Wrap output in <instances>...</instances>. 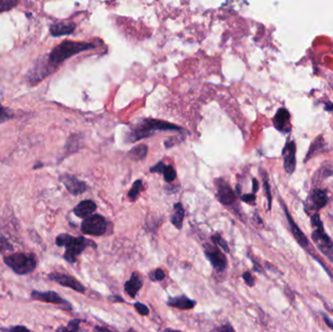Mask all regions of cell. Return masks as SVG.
<instances>
[{"instance_id":"obj_1","label":"cell","mask_w":333,"mask_h":332,"mask_svg":"<svg viewBox=\"0 0 333 332\" xmlns=\"http://www.w3.org/2000/svg\"><path fill=\"white\" fill-rule=\"evenodd\" d=\"M96 46L91 43L86 42H75V41H64L55 47L51 53L39 61L35 68L28 72L27 80L28 84L34 86L35 84L43 80L48 75L56 71L58 67L69 57L77 55L81 52L92 50Z\"/></svg>"},{"instance_id":"obj_2","label":"cell","mask_w":333,"mask_h":332,"mask_svg":"<svg viewBox=\"0 0 333 332\" xmlns=\"http://www.w3.org/2000/svg\"><path fill=\"white\" fill-rule=\"evenodd\" d=\"M159 131H183L180 127L153 118H144L132 127L129 133V142H135L142 138H150Z\"/></svg>"},{"instance_id":"obj_3","label":"cell","mask_w":333,"mask_h":332,"mask_svg":"<svg viewBox=\"0 0 333 332\" xmlns=\"http://www.w3.org/2000/svg\"><path fill=\"white\" fill-rule=\"evenodd\" d=\"M57 247H65L66 252L64 258L69 263H75L77 257L85 249L93 247L97 249V245L91 240H87L84 237H73L69 234H60L56 239Z\"/></svg>"},{"instance_id":"obj_4","label":"cell","mask_w":333,"mask_h":332,"mask_svg":"<svg viewBox=\"0 0 333 332\" xmlns=\"http://www.w3.org/2000/svg\"><path fill=\"white\" fill-rule=\"evenodd\" d=\"M4 263L18 275H26L35 271L37 259L34 253L18 252L3 257Z\"/></svg>"},{"instance_id":"obj_5","label":"cell","mask_w":333,"mask_h":332,"mask_svg":"<svg viewBox=\"0 0 333 332\" xmlns=\"http://www.w3.org/2000/svg\"><path fill=\"white\" fill-rule=\"evenodd\" d=\"M107 228V222L101 215H93L85 218L81 224V231L90 236H103Z\"/></svg>"},{"instance_id":"obj_6","label":"cell","mask_w":333,"mask_h":332,"mask_svg":"<svg viewBox=\"0 0 333 332\" xmlns=\"http://www.w3.org/2000/svg\"><path fill=\"white\" fill-rule=\"evenodd\" d=\"M205 255L216 271L222 272L227 267V258L225 254L216 245H207L205 247Z\"/></svg>"},{"instance_id":"obj_7","label":"cell","mask_w":333,"mask_h":332,"mask_svg":"<svg viewBox=\"0 0 333 332\" xmlns=\"http://www.w3.org/2000/svg\"><path fill=\"white\" fill-rule=\"evenodd\" d=\"M284 168L288 174H292L296 168V143L294 140H288L283 149Z\"/></svg>"},{"instance_id":"obj_8","label":"cell","mask_w":333,"mask_h":332,"mask_svg":"<svg viewBox=\"0 0 333 332\" xmlns=\"http://www.w3.org/2000/svg\"><path fill=\"white\" fill-rule=\"evenodd\" d=\"M328 202V197L326 195L325 190L322 189H314L312 190L307 201L305 203V208L308 210L310 208L311 210H320L323 206H325Z\"/></svg>"},{"instance_id":"obj_9","label":"cell","mask_w":333,"mask_h":332,"mask_svg":"<svg viewBox=\"0 0 333 332\" xmlns=\"http://www.w3.org/2000/svg\"><path fill=\"white\" fill-rule=\"evenodd\" d=\"M32 298L41 301V302H46V303H52V304H57V305H63L66 307V309L71 310V305L69 304L68 301H66L64 298L60 297L57 294L56 291H37L34 290L32 293Z\"/></svg>"},{"instance_id":"obj_10","label":"cell","mask_w":333,"mask_h":332,"mask_svg":"<svg viewBox=\"0 0 333 332\" xmlns=\"http://www.w3.org/2000/svg\"><path fill=\"white\" fill-rule=\"evenodd\" d=\"M48 277L51 281H54L55 283H57L60 286H67L81 293L85 291V287L83 285L72 276L60 274V273H51L48 275Z\"/></svg>"},{"instance_id":"obj_11","label":"cell","mask_w":333,"mask_h":332,"mask_svg":"<svg viewBox=\"0 0 333 332\" xmlns=\"http://www.w3.org/2000/svg\"><path fill=\"white\" fill-rule=\"evenodd\" d=\"M59 179L66 186V188L68 189L69 193H71L72 195L77 196V195L82 194L88 189L87 184L79 180L74 175H71L69 173H64L63 175H60Z\"/></svg>"},{"instance_id":"obj_12","label":"cell","mask_w":333,"mask_h":332,"mask_svg":"<svg viewBox=\"0 0 333 332\" xmlns=\"http://www.w3.org/2000/svg\"><path fill=\"white\" fill-rule=\"evenodd\" d=\"M281 204H282L283 208L285 210V215H286V218H287V221H288L289 228H290V231H291L294 239L298 243L299 246L301 248H304V249L307 248L309 246V240L307 239L306 235L301 231L298 225L295 223V221L293 220V218L290 216V214H289V212L287 209V206L285 205V203L283 201H281Z\"/></svg>"},{"instance_id":"obj_13","label":"cell","mask_w":333,"mask_h":332,"mask_svg":"<svg viewBox=\"0 0 333 332\" xmlns=\"http://www.w3.org/2000/svg\"><path fill=\"white\" fill-rule=\"evenodd\" d=\"M217 186H218V199L219 202L224 206H230L236 201V195L232 188L230 187L229 184L224 182L222 178L217 180Z\"/></svg>"},{"instance_id":"obj_14","label":"cell","mask_w":333,"mask_h":332,"mask_svg":"<svg viewBox=\"0 0 333 332\" xmlns=\"http://www.w3.org/2000/svg\"><path fill=\"white\" fill-rule=\"evenodd\" d=\"M274 126L278 131L287 134L291 131L290 113L286 108H280L273 118Z\"/></svg>"},{"instance_id":"obj_15","label":"cell","mask_w":333,"mask_h":332,"mask_svg":"<svg viewBox=\"0 0 333 332\" xmlns=\"http://www.w3.org/2000/svg\"><path fill=\"white\" fill-rule=\"evenodd\" d=\"M142 286H143V281L141 276L139 275L138 272H134L131 276L130 280L125 284L124 286L125 292L132 298L136 297L137 293Z\"/></svg>"},{"instance_id":"obj_16","label":"cell","mask_w":333,"mask_h":332,"mask_svg":"<svg viewBox=\"0 0 333 332\" xmlns=\"http://www.w3.org/2000/svg\"><path fill=\"white\" fill-rule=\"evenodd\" d=\"M97 205L91 200H84L73 208V213L76 217L86 218L90 217L96 210Z\"/></svg>"},{"instance_id":"obj_17","label":"cell","mask_w":333,"mask_h":332,"mask_svg":"<svg viewBox=\"0 0 333 332\" xmlns=\"http://www.w3.org/2000/svg\"><path fill=\"white\" fill-rule=\"evenodd\" d=\"M167 304L171 307H174L177 309L190 310L195 307L197 302L195 300L190 299L185 295H180L176 297L170 298Z\"/></svg>"},{"instance_id":"obj_18","label":"cell","mask_w":333,"mask_h":332,"mask_svg":"<svg viewBox=\"0 0 333 332\" xmlns=\"http://www.w3.org/2000/svg\"><path fill=\"white\" fill-rule=\"evenodd\" d=\"M76 28L74 23H54L50 27V34L52 36L58 37L63 35H69L73 34Z\"/></svg>"},{"instance_id":"obj_19","label":"cell","mask_w":333,"mask_h":332,"mask_svg":"<svg viewBox=\"0 0 333 332\" xmlns=\"http://www.w3.org/2000/svg\"><path fill=\"white\" fill-rule=\"evenodd\" d=\"M312 239L314 240V243L317 245L318 248H320V247L333 248V240L324 232V230H314V232L312 233Z\"/></svg>"},{"instance_id":"obj_20","label":"cell","mask_w":333,"mask_h":332,"mask_svg":"<svg viewBox=\"0 0 333 332\" xmlns=\"http://www.w3.org/2000/svg\"><path fill=\"white\" fill-rule=\"evenodd\" d=\"M184 219V208L181 203H177L173 206L171 221L172 224L178 230L183 228Z\"/></svg>"},{"instance_id":"obj_21","label":"cell","mask_w":333,"mask_h":332,"mask_svg":"<svg viewBox=\"0 0 333 332\" xmlns=\"http://www.w3.org/2000/svg\"><path fill=\"white\" fill-rule=\"evenodd\" d=\"M147 151H148V149L145 144H140V145L131 149L130 152L128 153V156H129V158H131L134 161L143 160L145 158V156L147 155Z\"/></svg>"},{"instance_id":"obj_22","label":"cell","mask_w":333,"mask_h":332,"mask_svg":"<svg viewBox=\"0 0 333 332\" xmlns=\"http://www.w3.org/2000/svg\"><path fill=\"white\" fill-rule=\"evenodd\" d=\"M325 146V143H324V140L322 138V136L318 137L314 140V142L311 144L310 148H309V151L306 155V159H305V162L309 160L310 158H312L316 153L318 152H321L322 149L324 148Z\"/></svg>"},{"instance_id":"obj_23","label":"cell","mask_w":333,"mask_h":332,"mask_svg":"<svg viewBox=\"0 0 333 332\" xmlns=\"http://www.w3.org/2000/svg\"><path fill=\"white\" fill-rule=\"evenodd\" d=\"M81 320L73 319L69 321L67 326H60L57 329V332H77L79 330Z\"/></svg>"},{"instance_id":"obj_24","label":"cell","mask_w":333,"mask_h":332,"mask_svg":"<svg viewBox=\"0 0 333 332\" xmlns=\"http://www.w3.org/2000/svg\"><path fill=\"white\" fill-rule=\"evenodd\" d=\"M143 188V184H142V180H137L136 183H134L132 188L130 189V191L128 192V197L130 198V200L135 201L138 198V194L140 193V191Z\"/></svg>"},{"instance_id":"obj_25","label":"cell","mask_w":333,"mask_h":332,"mask_svg":"<svg viewBox=\"0 0 333 332\" xmlns=\"http://www.w3.org/2000/svg\"><path fill=\"white\" fill-rule=\"evenodd\" d=\"M211 240L214 242V244L216 246H218L219 248H221V250L223 252H226V253H229L230 250L228 245H227V242L224 240L219 234H215L213 237H211Z\"/></svg>"},{"instance_id":"obj_26","label":"cell","mask_w":333,"mask_h":332,"mask_svg":"<svg viewBox=\"0 0 333 332\" xmlns=\"http://www.w3.org/2000/svg\"><path fill=\"white\" fill-rule=\"evenodd\" d=\"M19 4V1L15 0H0V13L10 11Z\"/></svg>"},{"instance_id":"obj_27","label":"cell","mask_w":333,"mask_h":332,"mask_svg":"<svg viewBox=\"0 0 333 332\" xmlns=\"http://www.w3.org/2000/svg\"><path fill=\"white\" fill-rule=\"evenodd\" d=\"M163 175L167 183H172L176 178V172L172 166L169 165V166H166V169L163 172Z\"/></svg>"},{"instance_id":"obj_28","label":"cell","mask_w":333,"mask_h":332,"mask_svg":"<svg viewBox=\"0 0 333 332\" xmlns=\"http://www.w3.org/2000/svg\"><path fill=\"white\" fill-rule=\"evenodd\" d=\"M12 118H13V113L11 110L3 107L0 103V124L6 122L7 120H10Z\"/></svg>"},{"instance_id":"obj_29","label":"cell","mask_w":333,"mask_h":332,"mask_svg":"<svg viewBox=\"0 0 333 332\" xmlns=\"http://www.w3.org/2000/svg\"><path fill=\"white\" fill-rule=\"evenodd\" d=\"M311 223L314 227H316V229L324 230L322 219L318 213H315L314 215L311 216Z\"/></svg>"},{"instance_id":"obj_30","label":"cell","mask_w":333,"mask_h":332,"mask_svg":"<svg viewBox=\"0 0 333 332\" xmlns=\"http://www.w3.org/2000/svg\"><path fill=\"white\" fill-rule=\"evenodd\" d=\"M263 184H264L265 194H266L267 200H268V209H271L272 194H271V189H270V185H269V182H268L267 176H265L264 179H263Z\"/></svg>"},{"instance_id":"obj_31","label":"cell","mask_w":333,"mask_h":332,"mask_svg":"<svg viewBox=\"0 0 333 332\" xmlns=\"http://www.w3.org/2000/svg\"><path fill=\"white\" fill-rule=\"evenodd\" d=\"M6 252H13V246L5 238H0V253Z\"/></svg>"},{"instance_id":"obj_32","label":"cell","mask_w":333,"mask_h":332,"mask_svg":"<svg viewBox=\"0 0 333 332\" xmlns=\"http://www.w3.org/2000/svg\"><path fill=\"white\" fill-rule=\"evenodd\" d=\"M135 308L137 310V312H138V314L141 315V316H147V315L149 314V309H148V307H147L146 305L142 304V303H139V302L135 303Z\"/></svg>"},{"instance_id":"obj_33","label":"cell","mask_w":333,"mask_h":332,"mask_svg":"<svg viewBox=\"0 0 333 332\" xmlns=\"http://www.w3.org/2000/svg\"><path fill=\"white\" fill-rule=\"evenodd\" d=\"M318 249H319L320 252H322L323 255H325L333 263V248H329V247H320Z\"/></svg>"},{"instance_id":"obj_34","label":"cell","mask_w":333,"mask_h":332,"mask_svg":"<svg viewBox=\"0 0 333 332\" xmlns=\"http://www.w3.org/2000/svg\"><path fill=\"white\" fill-rule=\"evenodd\" d=\"M210 332H236L235 329L233 328V326L230 323H225L223 325H219L218 327H216L214 330Z\"/></svg>"},{"instance_id":"obj_35","label":"cell","mask_w":333,"mask_h":332,"mask_svg":"<svg viewBox=\"0 0 333 332\" xmlns=\"http://www.w3.org/2000/svg\"><path fill=\"white\" fill-rule=\"evenodd\" d=\"M166 169V165L163 162L157 163L155 166L150 168V172L152 173H163Z\"/></svg>"},{"instance_id":"obj_36","label":"cell","mask_w":333,"mask_h":332,"mask_svg":"<svg viewBox=\"0 0 333 332\" xmlns=\"http://www.w3.org/2000/svg\"><path fill=\"white\" fill-rule=\"evenodd\" d=\"M165 277H166V274H165V272L162 270L161 268H157V269L154 271V273H153L152 279H153L154 281H159V282H161V281H163V280L165 279Z\"/></svg>"},{"instance_id":"obj_37","label":"cell","mask_w":333,"mask_h":332,"mask_svg":"<svg viewBox=\"0 0 333 332\" xmlns=\"http://www.w3.org/2000/svg\"><path fill=\"white\" fill-rule=\"evenodd\" d=\"M243 279H244L245 283H246L248 286H254L255 280H254V278H253V275H252L250 272H245V273L243 274Z\"/></svg>"},{"instance_id":"obj_38","label":"cell","mask_w":333,"mask_h":332,"mask_svg":"<svg viewBox=\"0 0 333 332\" xmlns=\"http://www.w3.org/2000/svg\"><path fill=\"white\" fill-rule=\"evenodd\" d=\"M5 330L7 332H31V330L28 328H26L23 325L12 326L10 328H5Z\"/></svg>"},{"instance_id":"obj_39","label":"cell","mask_w":333,"mask_h":332,"mask_svg":"<svg viewBox=\"0 0 333 332\" xmlns=\"http://www.w3.org/2000/svg\"><path fill=\"white\" fill-rule=\"evenodd\" d=\"M241 200L246 203H249V204H252V203H254L255 202V195L252 193V194H246L243 195L241 196Z\"/></svg>"},{"instance_id":"obj_40","label":"cell","mask_w":333,"mask_h":332,"mask_svg":"<svg viewBox=\"0 0 333 332\" xmlns=\"http://www.w3.org/2000/svg\"><path fill=\"white\" fill-rule=\"evenodd\" d=\"M322 318H323V321H324V322H325V324L330 328V329H332L333 330V321L329 318V317H327L326 315H323L322 316Z\"/></svg>"},{"instance_id":"obj_41","label":"cell","mask_w":333,"mask_h":332,"mask_svg":"<svg viewBox=\"0 0 333 332\" xmlns=\"http://www.w3.org/2000/svg\"><path fill=\"white\" fill-rule=\"evenodd\" d=\"M253 194L258 191V182L255 178L253 179Z\"/></svg>"},{"instance_id":"obj_42","label":"cell","mask_w":333,"mask_h":332,"mask_svg":"<svg viewBox=\"0 0 333 332\" xmlns=\"http://www.w3.org/2000/svg\"><path fill=\"white\" fill-rule=\"evenodd\" d=\"M324 109L326 111H333V103H326L324 105Z\"/></svg>"},{"instance_id":"obj_43","label":"cell","mask_w":333,"mask_h":332,"mask_svg":"<svg viewBox=\"0 0 333 332\" xmlns=\"http://www.w3.org/2000/svg\"><path fill=\"white\" fill-rule=\"evenodd\" d=\"M96 329H97V331L98 332H113L111 331V330H109V329L106 328V327H104V326H97Z\"/></svg>"},{"instance_id":"obj_44","label":"cell","mask_w":333,"mask_h":332,"mask_svg":"<svg viewBox=\"0 0 333 332\" xmlns=\"http://www.w3.org/2000/svg\"><path fill=\"white\" fill-rule=\"evenodd\" d=\"M111 299H116L115 300L114 302H124V299L122 297H119V296H117V297H115V296H112V297H110Z\"/></svg>"},{"instance_id":"obj_45","label":"cell","mask_w":333,"mask_h":332,"mask_svg":"<svg viewBox=\"0 0 333 332\" xmlns=\"http://www.w3.org/2000/svg\"><path fill=\"white\" fill-rule=\"evenodd\" d=\"M165 332H180L179 330H175V329H166Z\"/></svg>"},{"instance_id":"obj_46","label":"cell","mask_w":333,"mask_h":332,"mask_svg":"<svg viewBox=\"0 0 333 332\" xmlns=\"http://www.w3.org/2000/svg\"><path fill=\"white\" fill-rule=\"evenodd\" d=\"M128 332H137L135 329H133V328H130L129 330H128Z\"/></svg>"}]
</instances>
